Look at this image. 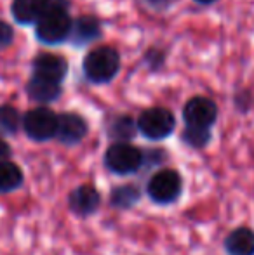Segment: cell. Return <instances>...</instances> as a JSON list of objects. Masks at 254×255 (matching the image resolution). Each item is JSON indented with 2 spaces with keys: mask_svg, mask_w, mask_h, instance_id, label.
Listing matches in <instances>:
<instances>
[{
  "mask_svg": "<svg viewBox=\"0 0 254 255\" xmlns=\"http://www.w3.org/2000/svg\"><path fill=\"white\" fill-rule=\"evenodd\" d=\"M9 158H10V146L0 139V161L9 160Z\"/></svg>",
  "mask_w": 254,
  "mask_h": 255,
  "instance_id": "cell-21",
  "label": "cell"
},
{
  "mask_svg": "<svg viewBox=\"0 0 254 255\" xmlns=\"http://www.w3.org/2000/svg\"><path fill=\"white\" fill-rule=\"evenodd\" d=\"M183 141L192 148H204L207 142L211 141V132L209 128H200V127H188L183 134Z\"/></svg>",
  "mask_w": 254,
  "mask_h": 255,
  "instance_id": "cell-19",
  "label": "cell"
},
{
  "mask_svg": "<svg viewBox=\"0 0 254 255\" xmlns=\"http://www.w3.org/2000/svg\"><path fill=\"white\" fill-rule=\"evenodd\" d=\"M66 0H49V7L44 16L37 21L35 35L42 44L56 45L68 40L71 19L66 12Z\"/></svg>",
  "mask_w": 254,
  "mask_h": 255,
  "instance_id": "cell-1",
  "label": "cell"
},
{
  "mask_svg": "<svg viewBox=\"0 0 254 255\" xmlns=\"http://www.w3.org/2000/svg\"><path fill=\"white\" fill-rule=\"evenodd\" d=\"M61 82L49 80L44 77H37L33 75L31 80L26 85V92L33 101L37 103H52L61 96Z\"/></svg>",
  "mask_w": 254,
  "mask_h": 255,
  "instance_id": "cell-13",
  "label": "cell"
},
{
  "mask_svg": "<svg viewBox=\"0 0 254 255\" xmlns=\"http://www.w3.org/2000/svg\"><path fill=\"white\" fill-rule=\"evenodd\" d=\"M87 134V122L77 113H63L58 117L56 137L66 146L78 144Z\"/></svg>",
  "mask_w": 254,
  "mask_h": 255,
  "instance_id": "cell-8",
  "label": "cell"
},
{
  "mask_svg": "<svg viewBox=\"0 0 254 255\" xmlns=\"http://www.w3.org/2000/svg\"><path fill=\"white\" fill-rule=\"evenodd\" d=\"M68 63L61 56H54V54H40L35 57L33 61V75L37 77H44L49 80L61 82L66 77Z\"/></svg>",
  "mask_w": 254,
  "mask_h": 255,
  "instance_id": "cell-11",
  "label": "cell"
},
{
  "mask_svg": "<svg viewBox=\"0 0 254 255\" xmlns=\"http://www.w3.org/2000/svg\"><path fill=\"white\" fill-rule=\"evenodd\" d=\"M84 75L92 84H108L117 77L120 68V56L113 47L92 49L84 59Z\"/></svg>",
  "mask_w": 254,
  "mask_h": 255,
  "instance_id": "cell-2",
  "label": "cell"
},
{
  "mask_svg": "<svg viewBox=\"0 0 254 255\" xmlns=\"http://www.w3.org/2000/svg\"><path fill=\"white\" fill-rule=\"evenodd\" d=\"M23 128L26 135L33 141H49V139L56 137V130H58V117L54 111L49 108H35V110L28 111L23 118Z\"/></svg>",
  "mask_w": 254,
  "mask_h": 255,
  "instance_id": "cell-6",
  "label": "cell"
},
{
  "mask_svg": "<svg viewBox=\"0 0 254 255\" xmlns=\"http://www.w3.org/2000/svg\"><path fill=\"white\" fill-rule=\"evenodd\" d=\"M21 124L19 113L12 106H0V135H12Z\"/></svg>",
  "mask_w": 254,
  "mask_h": 255,
  "instance_id": "cell-17",
  "label": "cell"
},
{
  "mask_svg": "<svg viewBox=\"0 0 254 255\" xmlns=\"http://www.w3.org/2000/svg\"><path fill=\"white\" fill-rule=\"evenodd\" d=\"M146 2L153 7H167L169 5V0H146Z\"/></svg>",
  "mask_w": 254,
  "mask_h": 255,
  "instance_id": "cell-22",
  "label": "cell"
},
{
  "mask_svg": "<svg viewBox=\"0 0 254 255\" xmlns=\"http://www.w3.org/2000/svg\"><path fill=\"white\" fill-rule=\"evenodd\" d=\"M141 196V191L138 189V186L127 184V186H119L112 191V205L119 208H129L132 207Z\"/></svg>",
  "mask_w": 254,
  "mask_h": 255,
  "instance_id": "cell-16",
  "label": "cell"
},
{
  "mask_svg": "<svg viewBox=\"0 0 254 255\" xmlns=\"http://www.w3.org/2000/svg\"><path fill=\"white\" fill-rule=\"evenodd\" d=\"M23 184V172L9 160L0 161V193L16 191Z\"/></svg>",
  "mask_w": 254,
  "mask_h": 255,
  "instance_id": "cell-15",
  "label": "cell"
},
{
  "mask_svg": "<svg viewBox=\"0 0 254 255\" xmlns=\"http://www.w3.org/2000/svg\"><path fill=\"white\" fill-rule=\"evenodd\" d=\"M138 130L152 141H160L173 134L176 127L174 115L166 108H150L145 110L138 118Z\"/></svg>",
  "mask_w": 254,
  "mask_h": 255,
  "instance_id": "cell-5",
  "label": "cell"
},
{
  "mask_svg": "<svg viewBox=\"0 0 254 255\" xmlns=\"http://www.w3.org/2000/svg\"><path fill=\"white\" fill-rule=\"evenodd\" d=\"M12 38H14V30L5 23V21L0 19V49L9 47Z\"/></svg>",
  "mask_w": 254,
  "mask_h": 255,
  "instance_id": "cell-20",
  "label": "cell"
},
{
  "mask_svg": "<svg viewBox=\"0 0 254 255\" xmlns=\"http://www.w3.org/2000/svg\"><path fill=\"white\" fill-rule=\"evenodd\" d=\"M101 37V24L94 16H80L71 21L68 40L73 45H85Z\"/></svg>",
  "mask_w": 254,
  "mask_h": 255,
  "instance_id": "cell-10",
  "label": "cell"
},
{
  "mask_svg": "<svg viewBox=\"0 0 254 255\" xmlns=\"http://www.w3.org/2000/svg\"><path fill=\"white\" fill-rule=\"evenodd\" d=\"M183 118L188 127L211 128L218 118V108L209 98H193L185 104Z\"/></svg>",
  "mask_w": 254,
  "mask_h": 255,
  "instance_id": "cell-7",
  "label": "cell"
},
{
  "mask_svg": "<svg viewBox=\"0 0 254 255\" xmlns=\"http://www.w3.org/2000/svg\"><path fill=\"white\" fill-rule=\"evenodd\" d=\"M228 255H254V231L249 228H237L225 240Z\"/></svg>",
  "mask_w": 254,
  "mask_h": 255,
  "instance_id": "cell-14",
  "label": "cell"
},
{
  "mask_svg": "<svg viewBox=\"0 0 254 255\" xmlns=\"http://www.w3.org/2000/svg\"><path fill=\"white\" fill-rule=\"evenodd\" d=\"M183 189V181L181 175L173 168H166L152 175L146 186L150 200L157 205H169L176 202Z\"/></svg>",
  "mask_w": 254,
  "mask_h": 255,
  "instance_id": "cell-4",
  "label": "cell"
},
{
  "mask_svg": "<svg viewBox=\"0 0 254 255\" xmlns=\"http://www.w3.org/2000/svg\"><path fill=\"white\" fill-rule=\"evenodd\" d=\"M138 125H134L131 117H119L110 125V135L115 137L117 141H127L134 137V132Z\"/></svg>",
  "mask_w": 254,
  "mask_h": 255,
  "instance_id": "cell-18",
  "label": "cell"
},
{
  "mask_svg": "<svg viewBox=\"0 0 254 255\" xmlns=\"http://www.w3.org/2000/svg\"><path fill=\"white\" fill-rule=\"evenodd\" d=\"M47 7L49 0H14L10 12L19 24H31L44 16Z\"/></svg>",
  "mask_w": 254,
  "mask_h": 255,
  "instance_id": "cell-12",
  "label": "cell"
},
{
  "mask_svg": "<svg viewBox=\"0 0 254 255\" xmlns=\"http://www.w3.org/2000/svg\"><path fill=\"white\" fill-rule=\"evenodd\" d=\"M68 203H70L71 212H75L80 217H87V215L94 214L99 208L101 195L92 184H82L70 193Z\"/></svg>",
  "mask_w": 254,
  "mask_h": 255,
  "instance_id": "cell-9",
  "label": "cell"
},
{
  "mask_svg": "<svg viewBox=\"0 0 254 255\" xmlns=\"http://www.w3.org/2000/svg\"><path fill=\"white\" fill-rule=\"evenodd\" d=\"M195 2H199V3H213V2H216V0H195Z\"/></svg>",
  "mask_w": 254,
  "mask_h": 255,
  "instance_id": "cell-23",
  "label": "cell"
},
{
  "mask_svg": "<svg viewBox=\"0 0 254 255\" xmlns=\"http://www.w3.org/2000/svg\"><path fill=\"white\" fill-rule=\"evenodd\" d=\"M145 161V156L136 146L127 141H119L112 144L105 153V165L110 172L117 175H129L139 170Z\"/></svg>",
  "mask_w": 254,
  "mask_h": 255,
  "instance_id": "cell-3",
  "label": "cell"
}]
</instances>
